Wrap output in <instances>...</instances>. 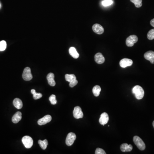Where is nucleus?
<instances>
[{
    "mask_svg": "<svg viewBox=\"0 0 154 154\" xmlns=\"http://www.w3.org/2000/svg\"><path fill=\"white\" fill-rule=\"evenodd\" d=\"M13 105L17 109H20L23 107V103L21 100L19 98H15L13 101Z\"/></svg>",
    "mask_w": 154,
    "mask_h": 154,
    "instance_id": "obj_17",
    "label": "nucleus"
},
{
    "mask_svg": "<svg viewBox=\"0 0 154 154\" xmlns=\"http://www.w3.org/2000/svg\"><path fill=\"white\" fill-rule=\"evenodd\" d=\"M133 64V61L128 58H124L120 62V66L122 68H126L131 66Z\"/></svg>",
    "mask_w": 154,
    "mask_h": 154,
    "instance_id": "obj_8",
    "label": "nucleus"
},
{
    "mask_svg": "<svg viewBox=\"0 0 154 154\" xmlns=\"http://www.w3.org/2000/svg\"><path fill=\"white\" fill-rule=\"evenodd\" d=\"M96 154H106V152L103 149L101 148H97L95 152Z\"/></svg>",
    "mask_w": 154,
    "mask_h": 154,
    "instance_id": "obj_28",
    "label": "nucleus"
},
{
    "mask_svg": "<svg viewBox=\"0 0 154 154\" xmlns=\"http://www.w3.org/2000/svg\"><path fill=\"white\" fill-rule=\"evenodd\" d=\"M150 24L151 25L154 27V19H152V20L151 21Z\"/></svg>",
    "mask_w": 154,
    "mask_h": 154,
    "instance_id": "obj_30",
    "label": "nucleus"
},
{
    "mask_svg": "<svg viewBox=\"0 0 154 154\" xmlns=\"http://www.w3.org/2000/svg\"><path fill=\"white\" fill-rule=\"evenodd\" d=\"M108 121H109V116L108 114L105 112L102 113L101 114L99 120L100 124L102 125L103 126H104V125L108 123Z\"/></svg>",
    "mask_w": 154,
    "mask_h": 154,
    "instance_id": "obj_11",
    "label": "nucleus"
},
{
    "mask_svg": "<svg viewBox=\"0 0 154 154\" xmlns=\"http://www.w3.org/2000/svg\"><path fill=\"white\" fill-rule=\"evenodd\" d=\"M73 116L74 117L77 119L80 118H82L84 116L83 112L82 111V110L81 108L79 106H77L74 108L73 112Z\"/></svg>",
    "mask_w": 154,
    "mask_h": 154,
    "instance_id": "obj_7",
    "label": "nucleus"
},
{
    "mask_svg": "<svg viewBox=\"0 0 154 154\" xmlns=\"http://www.w3.org/2000/svg\"><path fill=\"white\" fill-rule=\"evenodd\" d=\"M51 120H52V117L51 116L47 115L42 118L39 119L38 121V124L39 126L44 125L51 122Z\"/></svg>",
    "mask_w": 154,
    "mask_h": 154,
    "instance_id": "obj_9",
    "label": "nucleus"
},
{
    "mask_svg": "<svg viewBox=\"0 0 154 154\" xmlns=\"http://www.w3.org/2000/svg\"><path fill=\"white\" fill-rule=\"evenodd\" d=\"M132 93L134 94L137 99H141L144 96V89L140 86H135L132 89Z\"/></svg>",
    "mask_w": 154,
    "mask_h": 154,
    "instance_id": "obj_1",
    "label": "nucleus"
},
{
    "mask_svg": "<svg viewBox=\"0 0 154 154\" xmlns=\"http://www.w3.org/2000/svg\"><path fill=\"white\" fill-rule=\"evenodd\" d=\"M130 1L134 3L137 8H140L142 6V0H130Z\"/></svg>",
    "mask_w": 154,
    "mask_h": 154,
    "instance_id": "obj_23",
    "label": "nucleus"
},
{
    "mask_svg": "<svg viewBox=\"0 0 154 154\" xmlns=\"http://www.w3.org/2000/svg\"><path fill=\"white\" fill-rule=\"evenodd\" d=\"M7 48V43L5 41L0 42V51H4Z\"/></svg>",
    "mask_w": 154,
    "mask_h": 154,
    "instance_id": "obj_25",
    "label": "nucleus"
},
{
    "mask_svg": "<svg viewBox=\"0 0 154 154\" xmlns=\"http://www.w3.org/2000/svg\"><path fill=\"white\" fill-rule=\"evenodd\" d=\"M101 91V88L99 86L96 85L92 89V92L94 95L96 97L99 96L100 94V92Z\"/></svg>",
    "mask_w": 154,
    "mask_h": 154,
    "instance_id": "obj_19",
    "label": "nucleus"
},
{
    "mask_svg": "<svg viewBox=\"0 0 154 154\" xmlns=\"http://www.w3.org/2000/svg\"><path fill=\"white\" fill-rule=\"evenodd\" d=\"M65 79L67 81L70 83L73 81H75V80H76V77L74 74H71V75L66 74L65 75Z\"/></svg>",
    "mask_w": 154,
    "mask_h": 154,
    "instance_id": "obj_21",
    "label": "nucleus"
},
{
    "mask_svg": "<svg viewBox=\"0 0 154 154\" xmlns=\"http://www.w3.org/2000/svg\"><path fill=\"white\" fill-rule=\"evenodd\" d=\"M22 142L26 148H31L33 145V140L31 137L25 136L22 139Z\"/></svg>",
    "mask_w": 154,
    "mask_h": 154,
    "instance_id": "obj_3",
    "label": "nucleus"
},
{
    "mask_svg": "<svg viewBox=\"0 0 154 154\" xmlns=\"http://www.w3.org/2000/svg\"><path fill=\"white\" fill-rule=\"evenodd\" d=\"M54 78H55V75L53 73H49L47 76V79L48 81V83L52 87H54L56 84Z\"/></svg>",
    "mask_w": 154,
    "mask_h": 154,
    "instance_id": "obj_14",
    "label": "nucleus"
},
{
    "mask_svg": "<svg viewBox=\"0 0 154 154\" xmlns=\"http://www.w3.org/2000/svg\"><path fill=\"white\" fill-rule=\"evenodd\" d=\"M147 38L149 40H152L154 39V29L150 30L147 33Z\"/></svg>",
    "mask_w": 154,
    "mask_h": 154,
    "instance_id": "obj_24",
    "label": "nucleus"
},
{
    "mask_svg": "<svg viewBox=\"0 0 154 154\" xmlns=\"http://www.w3.org/2000/svg\"><path fill=\"white\" fill-rule=\"evenodd\" d=\"M1 3H0V9L1 8Z\"/></svg>",
    "mask_w": 154,
    "mask_h": 154,
    "instance_id": "obj_32",
    "label": "nucleus"
},
{
    "mask_svg": "<svg viewBox=\"0 0 154 154\" xmlns=\"http://www.w3.org/2000/svg\"><path fill=\"white\" fill-rule=\"evenodd\" d=\"M78 83V81L77 80H75V81H73L72 82L69 83V86L71 87H73L76 86Z\"/></svg>",
    "mask_w": 154,
    "mask_h": 154,
    "instance_id": "obj_29",
    "label": "nucleus"
},
{
    "mask_svg": "<svg viewBox=\"0 0 154 154\" xmlns=\"http://www.w3.org/2000/svg\"><path fill=\"white\" fill-rule=\"evenodd\" d=\"M22 78L24 80L26 81H31L33 78L31 69L28 67L25 68L23 72Z\"/></svg>",
    "mask_w": 154,
    "mask_h": 154,
    "instance_id": "obj_5",
    "label": "nucleus"
},
{
    "mask_svg": "<svg viewBox=\"0 0 154 154\" xmlns=\"http://www.w3.org/2000/svg\"><path fill=\"white\" fill-rule=\"evenodd\" d=\"M144 58L150 62L152 64H154V52L152 51H147L144 55Z\"/></svg>",
    "mask_w": 154,
    "mask_h": 154,
    "instance_id": "obj_12",
    "label": "nucleus"
},
{
    "mask_svg": "<svg viewBox=\"0 0 154 154\" xmlns=\"http://www.w3.org/2000/svg\"><path fill=\"white\" fill-rule=\"evenodd\" d=\"M152 125H153V127L154 128V121L153 122V123H152Z\"/></svg>",
    "mask_w": 154,
    "mask_h": 154,
    "instance_id": "obj_31",
    "label": "nucleus"
},
{
    "mask_svg": "<svg viewBox=\"0 0 154 154\" xmlns=\"http://www.w3.org/2000/svg\"><path fill=\"white\" fill-rule=\"evenodd\" d=\"M31 93L33 95V98L34 99L37 100L43 96V95L40 93H37L36 90L34 89H32L31 90Z\"/></svg>",
    "mask_w": 154,
    "mask_h": 154,
    "instance_id": "obj_22",
    "label": "nucleus"
},
{
    "mask_svg": "<svg viewBox=\"0 0 154 154\" xmlns=\"http://www.w3.org/2000/svg\"><path fill=\"white\" fill-rule=\"evenodd\" d=\"M38 144H39V146L41 147V148L43 150L46 149L48 145V142L47 140H39L38 141Z\"/></svg>",
    "mask_w": 154,
    "mask_h": 154,
    "instance_id": "obj_20",
    "label": "nucleus"
},
{
    "mask_svg": "<svg viewBox=\"0 0 154 154\" xmlns=\"http://www.w3.org/2000/svg\"><path fill=\"white\" fill-rule=\"evenodd\" d=\"M92 29L94 32L98 34H102L104 32V28L99 24H94L92 26Z\"/></svg>",
    "mask_w": 154,
    "mask_h": 154,
    "instance_id": "obj_10",
    "label": "nucleus"
},
{
    "mask_svg": "<svg viewBox=\"0 0 154 154\" xmlns=\"http://www.w3.org/2000/svg\"><path fill=\"white\" fill-rule=\"evenodd\" d=\"M138 41V37L135 35L129 36L126 40V45L128 47H132Z\"/></svg>",
    "mask_w": 154,
    "mask_h": 154,
    "instance_id": "obj_4",
    "label": "nucleus"
},
{
    "mask_svg": "<svg viewBox=\"0 0 154 154\" xmlns=\"http://www.w3.org/2000/svg\"><path fill=\"white\" fill-rule=\"evenodd\" d=\"M76 136L75 133L70 132L68 134L66 140V144L68 146H71L76 140Z\"/></svg>",
    "mask_w": 154,
    "mask_h": 154,
    "instance_id": "obj_6",
    "label": "nucleus"
},
{
    "mask_svg": "<svg viewBox=\"0 0 154 154\" xmlns=\"http://www.w3.org/2000/svg\"><path fill=\"white\" fill-rule=\"evenodd\" d=\"M95 61L98 64H102L105 61V58L101 53H98L95 55Z\"/></svg>",
    "mask_w": 154,
    "mask_h": 154,
    "instance_id": "obj_13",
    "label": "nucleus"
},
{
    "mask_svg": "<svg viewBox=\"0 0 154 154\" xmlns=\"http://www.w3.org/2000/svg\"><path fill=\"white\" fill-rule=\"evenodd\" d=\"M69 53L71 56L75 59H77L79 57V54L77 52L75 48L73 47L70 48V49H69Z\"/></svg>",
    "mask_w": 154,
    "mask_h": 154,
    "instance_id": "obj_18",
    "label": "nucleus"
},
{
    "mask_svg": "<svg viewBox=\"0 0 154 154\" xmlns=\"http://www.w3.org/2000/svg\"><path fill=\"white\" fill-rule=\"evenodd\" d=\"M113 1L112 0H104L102 2V4L104 7H107L111 5Z\"/></svg>",
    "mask_w": 154,
    "mask_h": 154,
    "instance_id": "obj_27",
    "label": "nucleus"
},
{
    "mask_svg": "<svg viewBox=\"0 0 154 154\" xmlns=\"http://www.w3.org/2000/svg\"><path fill=\"white\" fill-rule=\"evenodd\" d=\"M133 147L132 145L127 144H123L120 146V149L123 152H131L132 150Z\"/></svg>",
    "mask_w": 154,
    "mask_h": 154,
    "instance_id": "obj_16",
    "label": "nucleus"
},
{
    "mask_svg": "<svg viewBox=\"0 0 154 154\" xmlns=\"http://www.w3.org/2000/svg\"><path fill=\"white\" fill-rule=\"evenodd\" d=\"M49 100L51 104L55 105L57 103V100L56 99V96L55 95H52L50 96L49 98Z\"/></svg>",
    "mask_w": 154,
    "mask_h": 154,
    "instance_id": "obj_26",
    "label": "nucleus"
},
{
    "mask_svg": "<svg viewBox=\"0 0 154 154\" xmlns=\"http://www.w3.org/2000/svg\"><path fill=\"white\" fill-rule=\"evenodd\" d=\"M133 141L138 148L140 150H144L146 148V145L144 141L138 136H135L134 137Z\"/></svg>",
    "mask_w": 154,
    "mask_h": 154,
    "instance_id": "obj_2",
    "label": "nucleus"
},
{
    "mask_svg": "<svg viewBox=\"0 0 154 154\" xmlns=\"http://www.w3.org/2000/svg\"><path fill=\"white\" fill-rule=\"evenodd\" d=\"M22 118V114L20 112L18 111L13 115L12 117V122L14 123H17L20 121Z\"/></svg>",
    "mask_w": 154,
    "mask_h": 154,
    "instance_id": "obj_15",
    "label": "nucleus"
}]
</instances>
